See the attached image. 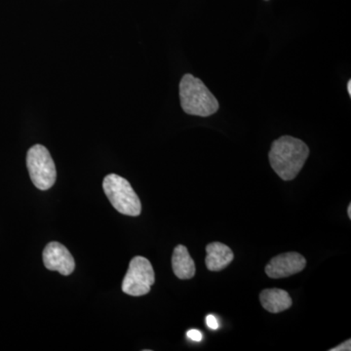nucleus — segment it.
Wrapping results in <instances>:
<instances>
[{
  "label": "nucleus",
  "instance_id": "obj_8",
  "mask_svg": "<svg viewBox=\"0 0 351 351\" xmlns=\"http://www.w3.org/2000/svg\"><path fill=\"white\" fill-rule=\"evenodd\" d=\"M206 253L205 263L210 271H221L226 269L234 258L232 249L221 242L208 244Z\"/></svg>",
  "mask_w": 351,
  "mask_h": 351
},
{
  "label": "nucleus",
  "instance_id": "obj_10",
  "mask_svg": "<svg viewBox=\"0 0 351 351\" xmlns=\"http://www.w3.org/2000/svg\"><path fill=\"white\" fill-rule=\"evenodd\" d=\"M172 267L175 276L182 280L191 279L195 276V263L189 255L188 248L184 245H178L174 249Z\"/></svg>",
  "mask_w": 351,
  "mask_h": 351
},
{
  "label": "nucleus",
  "instance_id": "obj_9",
  "mask_svg": "<svg viewBox=\"0 0 351 351\" xmlns=\"http://www.w3.org/2000/svg\"><path fill=\"white\" fill-rule=\"evenodd\" d=\"M263 308L270 313H280L292 306V298L282 289H265L260 294Z\"/></svg>",
  "mask_w": 351,
  "mask_h": 351
},
{
  "label": "nucleus",
  "instance_id": "obj_11",
  "mask_svg": "<svg viewBox=\"0 0 351 351\" xmlns=\"http://www.w3.org/2000/svg\"><path fill=\"white\" fill-rule=\"evenodd\" d=\"M207 326L212 330H217L219 328V322L214 315H208L206 317Z\"/></svg>",
  "mask_w": 351,
  "mask_h": 351
},
{
  "label": "nucleus",
  "instance_id": "obj_2",
  "mask_svg": "<svg viewBox=\"0 0 351 351\" xmlns=\"http://www.w3.org/2000/svg\"><path fill=\"white\" fill-rule=\"evenodd\" d=\"M180 99L182 110L188 114L207 117L219 110V101L206 85L189 73L180 83Z\"/></svg>",
  "mask_w": 351,
  "mask_h": 351
},
{
  "label": "nucleus",
  "instance_id": "obj_4",
  "mask_svg": "<svg viewBox=\"0 0 351 351\" xmlns=\"http://www.w3.org/2000/svg\"><path fill=\"white\" fill-rule=\"evenodd\" d=\"M27 166L32 184L40 191L54 186L57 179L56 166L49 151L44 145H36L27 152Z\"/></svg>",
  "mask_w": 351,
  "mask_h": 351
},
{
  "label": "nucleus",
  "instance_id": "obj_13",
  "mask_svg": "<svg viewBox=\"0 0 351 351\" xmlns=\"http://www.w3.org/2000/svg\"><path fill=\"white\" fill-rule=\"evenodd\" d=\"M188 338L195 341H200L202 339V334L198 330H189Z\"/></svg>",
  "mask_w": 351,
  "mask_h": 351
},
{
  "label": "nucleus",
  "instance_id": "obj_1",
  "mask_svg": "<svg viewBox=\"0 0 351 351\" xmlns=\"http://www.w3.org/2000/svg\"><path fill=\"white\" fill-rule=\"evenodd\" d=\"M309 149L306 143L299 138L283 136L274 141L269 152L272 169L284 181H292L301 172Z\"/></svg>",
  "mask_w": 351,
  "mask_h": 351
},
{
  "label": "nucleus",
  "instance_id": "obj_6",
  "mask_svg": "<svg viewBox=\"0 0 351 351\" xmlns=\"http://www.w3.org/2000/svg\"><path fill=\"white\" fill-rule=\"evenodd\" d=\"M306 260L295 252L280 254L269 261L265 267V274L272 279L286 278L302 271L306 267Z\"/></svg>",
  "mask_w": 351,
  "mask_h": 351
},
{
  "label": "nucleus",
  "instance_id": "obj_3",
  "mask_svg": "<svg viewBox=\"0 0 351 351\" xmlns=\"http://www.w3.org/2000/svg\"><path fill=\"white\" fill-rule=\"evenodd\" d=\"M103 189L114 209L126 216L138 217L142 203L130 182L121 176L110 174L104 179Z\"/></svg>",
  "mask_w": 351,
  "mask_h": 351
},
{
  "label": "nucleus",
  "instance_id": "obj_14",
  "mask_svg": "<svg viewBox=\"0 0 351 351\" xmlns=\"http://www.w3.org/2000/svg\"><path fill=\"white\" fill-rule=\"evenodd\" d=\"M348 218L351 219V204L348 205Z\"/></svg>",
  "mask_w": 351,
  "mask_h": 351
},
{
  "label": "nucleus",
  "instance_id": "obj_12",
  "mask_svg": "<svg viewBox=\"0 0 351 351\" xmlns=\"http://www.w3.org/2000/svg\"><path fill=\"white\" fill-rule=\"evenodd\" d=\"M351 350V341L350 339H348V341H343L341 345L336 346V348H332L330 351H350Z\"/></svg>",
  "mask_w": 351,
  "mask_h": 351
},
{
  "label": "nucleus",
  "instance_id": "obj_5",
  "mask_svg": "<svg viewBox=\"0 0 351 351\" xmlns=\"http://www.w3.org/2000/svg\"><path fill=\"white\" fill-rule=\"evenodd\" d=\"M154 280L156 276L151 262L142 256H137L132 258L129 265L122 282V291L127 295L141 297L151 292Z\"/></svg>",
  "mask_w": 351,
  "mask_h": 351
},
{
  "label": "nucleus",
  "instance_id": "obj_7",
  "mask_svg": "<svg viewBox=\"0 0 351 351\" xmlns=\"http://www.w3.org/2000/svg\"><path fill=\"white\" fill-rule=\"evenodd\" d=\"M43 263L46 269L68 276L75 269V258L66 246L59 242H50L43 251Z\"/></svg>",
  "mask_w": 351,
  "mask_h": 351
},
{
  "label": "nucleus",
  "instance_id": "obj_15",
  "mask_svg": "<svg viewBox=\"0 0 351 351\" xmlns=\"http://www.w3.org/2000/svg\"><path fill=\"white\" fill-rule=\"evenodd\" d=\"M348 94L351 95V80L348 83Z\"/></svg>",
  "mask_w": 351,
  "mask_h": 351
}]
</instances>
